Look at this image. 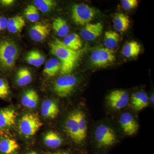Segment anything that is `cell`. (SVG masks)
Returning <instances> with one entry per match:
<instances>
[{"label":"cell","mask_w":154,"mask_h":154,"mask_svg":"<svg viewBox=\"0 0 154 154\" xmlns=\"http://www.w3.org/2000/svg\"><path fill=\"white\" fill-rule=\"evenodd\" d=\"M50 48L52 54L60 60L61 74L64 75H69L79 61L81 51L70 49L58 39L51 42Z\"/></svg>","instance_id":"1"},{"label":"cell","mask_w":154,"mask_h":154,"mask_svg":"<svg viewBox=\"0 0 154 154\" xmlns=\"http://www.w3.org/2000/svg\"><path fill=\"white\" fill-rule=\"evenodd\" d=\"M19 54L17 45L11 40H0V65L4 69H10L14 66Z\"/></svg>","instance_id":"2"},{"label":"cell","mask_w":154,"mask_h":154,"mask_svg":"<svg viewBox=\"0 0 154 154\" xmlns=\"http://www.w3.org/2000/svg\"><path fill=\"white\" fill-rule=\"evenodd\" d=\"M94 136L96 145L100 148L110 147L117 141L115 131L106 124H101L96 127Z\"/></svg>","instance_id":"3"},{"label":"cell","mask_w":154,"mask_h":154,"mask_svg":"<svg viewBox=\"0 0 154 154\" xmlns=\"http://www.w3.org/2000/svg\"><path fill=\"white\" fill-rule=\"evenodd\" d=\"M39 117L33 113H27L20 119L19 123V132L27 138L33 136L42 126Z\"/></svg>","instance_id":"4"},{"label":"cell","mask_w":154,"mask_h":154,"mask_svg":"<svg viewBox=\"0 0 154 154\" xmlns=\"http://www.w3.org/2000/svg\"><path fill=\"white\" fill-rule=\"evenodd\" d=\"M96 14L95 9L85 4H77L72 8V19L78 25H85L89 24Z\"/></svg>","instance_id":"5"},{"label":"cell","mask_w":154,"mask_h":154,"mask_svg":"<svg viewBox=\"0 0 154 154\" xmlns=\"http://www.w3.org/2000/svg\"><path fill=\"white\" fill-rule=\"evenodd\" d=\"M91 61L96 67L102 68L111 65L115 61L116 56L113 50L106 48H98L91 55Z\"/></svg>","instance_id":"6"},{"label":"cell","mask_w":154,"mask_h":154,"mask_svg":"<svg viewBox=\"0 0 154 154\" xmlns=\"http://www.w3.org/2000/svg\"><path fill=\"white\" fill-rule=\"evenodd\" d=\"M77 82V79L74 75H64L56 80L54 85V91L59 97L66 98L72 93Z\"/></svg>","instance_id":"7"},{"label":"cell","mask_w":154,"mask_h":154,"mask_svg":"<svg viewBox=\"0 0 154 154\" xmlns=\"http://www.w3.org/2000/svg\"><path fill=\"white\" fill-rule=\"evenodd\" d=\"M65 128L69 136L77 144L83 143L80 137L79 127L77 119L76 111H73L67 117Z\"/></svg>","instance_id":"8"},{"label":"cell","mask_w":154,"mask_h":154,"mask_svg":"<svg viewBox=\"0 0 154 154\" xmlns=\"http://www.w3.org/2000/svg\"><path fill=\"white\" fill-rule=\"evenodd\" d=\"M129 96L122 90L111 91L107 97L108 105L114 110H119L126 107L129 102Z\"/></svg>","instance_id":"9"},{"label":"cell","mask_w":154,"mask_h":154,"mask_svg":"<svg viewBox=\"0 0 154 154\" xmlns=\"http://www.w3.org/2000/svg\"><path fill=\"white\" fill-rule=\"evenodd\" d=\"M119 122L125 134L128 136H132L137 132L138 124L131 113L125 112L122 113L119 117Z\"/></svg>","instance_id":"10"},{"label":"cell","mask_w":154,"mask_h":154,"mask_svg":"<svg viewBox=\"0 0 154 154\" xmlns=\"http://www.w3.org/2000/svg\"><path fill=\"white\" fill-rule=\"evenodd\" d=\"M103 30V25L100 22L89 23L81 30V35L87 41H93L102 34Z\"/></svg>","instance_id":"11"},{"label":"cell","mask_w":154,"mask_h":154,"mask_svg":"<svg viewBox=\"0 0 154 154\" xmlns=\"http://www.w3.org/2000/svg\"><path fill=\"white\" fill-rule=\"evenodd\" d=\"M50 33L49 26L42 23H37L30 29V37L34 41L40 42L45 39Z\"/></svg>","instance_id":"12"},{"label":"cell","mask_w":154,"mask_h":154,"mask_svg":"<svg viewBox=\"0 0 154 154\" xmlns=\"http://www.w3.org/2000/svg\"><path fill=\"white\" fill-rule=\"evenodd\" d=\"M17 114L14 109L5 108L0 110V129L10 128L15 123Z\"/></svg>","instance_id":"13"},{"label":"cell","mask_w":154,"mask_h":154,"mask_svg":"<svg viewBox=\"0 0 154 154\" xmlns=\"http://www.w3.org/2000/svg\"><path fill=\"white\" fill-rule=\"evenodd\" d=\"M41 112L42 116L46 118L54 119L59 113V108L56 102L50 99L45 100L42 105Z\"/></svg>","instance_id":"14"},{"label":"cell","mask_w":154,"mask_h":154,"mask_svg":"<svg viewBox=\"0 0 154 154\" xmlns=\"http://www.w3.org/2000/svg\"><path fill=\"white\" fill-rule=\"evenodd\" d=\"M113 21V27L118 32H125L128 30L130 25L129 18L123 13L116 14Z\"/></svg>","instance_id":"15"},{"label":"cell","mask_w":154,"mask_h":154,"mask_svg":"<svg viewBox=\"0 0 154 154\" xmlns=\"http://www.w3.org/2000/svg\"><path fill=\"white\" fill-rule=\"evenodd\" d=\"M149 99L147 94L144 92L135 93L131 97V104L133 108L137 111L143 109L148 106Z\"/></svg>","instance_id":"16"},{"label":"cell","mask_w":154,"mask_h":154,"mask_svg":"<svg viewBox=\"0 0 154 154\" xmlns=\"http://www.w3.org/2000/svg\"><path fill=\"white\" fill-rule=\"evenodd\" d=\"M39 97L34 90H28L24 93L22 98V103L24 107L33 109L38 104Z\"/></svg>","instance_id":"17"},{"label":"cell","mask_w":154,"mask_h":154,"mask_svg":"<svg viewBox=\"0 0 154 154\" xmlns=\"http://www.w3.org/2000/svg\"><path fill=\"white\" fill-rule=\"evenodd\" d=\"M25 25V19L22 16H15L8 19L7 29L10 33H19L22 31Z\"/></svg>","instance_id":"18"},{"label":"cell","mask_w":154,"mask_h":154,"mask_svg":"<svg viewBox=\"0 0 154 154\" xmlns=\"http://www.w3.org/2000/svg\"><path fill=\"white\" fill-rule=\"evenodd\" d=\"M141 51V45L137 42L132 41L126 43L122 50L125 57L133 58L137 57Z\"/></svg>","instance_id":"19"},{"label":"cell","mask_w":154,"mask_h":154,"mask_svg":"<svg viewBox=\"0 0 154 154\" xmlns=\"http://www.w3.org/2000/svg\"><path fill=\"white\" fill-rule=\"evenodd\" d=\"M19 147L17 141L13 139L3 138L0 140V152L2 154H14Z\"/></svg>","instance_id":"20"},{"label":"cell","mask_w":154,"mask_h":154,"mask_svg":"<svg viewBox=\"0 0 154 154\" xmlns=\"http://www.w3.org/2000/svg\"><path fill=\"white\" fill-rule=\"evenodd\" d=\"M52 28L60 37H65L69 31L66 21L60 17H57L54 19L52 23Z\"/></svg>","instance_id":"21"},{"label":"cell","mask_w":154,"mask_h":154,"mask_svg":"<svg viewBox=\"0 0 154 154\" xmlns=\"http://www.w3.org/2000/svg\"><path fill=\"white\" fill-rule=\"evenodd\" d=\"M45 145L50 148H57L62 144V139L57 133L53 131L47 132L44 138Z\"/></svg>","instance_id":"22"},{"label":"cell","mask_w":154,"mask_h":154,"mask_svg":"<svg viewBox=\"0 0 154 154\" xmlns=\"http://www.w3.org/2000/svg\"><path fill=\"white\" fill-rule=\"evenodd\" d=\"M62 42L67 47L75 51L79 50L82 45L79 36L75 33L67 35L64 37Z\"/></svg>","instance_id":"23"},{"label":"cell","mask_w":154,"mask_h":154,"mask_svg":"<svg viewBox=\"0 0 154 154\" xmlns=\"http://www.w3.org/2000/svg\"><path fill=\"white\" fill-rule=\"evenodd\" d=\"M61 63L57 58L51 59L45 63L43 72L48 76H54L60 70Z\"/></svg>","instance_id":"24"},{"label":"cell","mask_w":154,"mask_h":154,"mask_svg":"<svg viewBox=\"0 0 154 154\" xmlns=\"http://www.w3.org/2000/svg\"><path fill=\"white\" fill-rule=\"evenodd\" d=\"M77 119L79 127L80 134L82 143L85 140L88 132V121L85 114L82 110H77Z\"/></svg>","instance_id":"25"},{"label":"cell","mask_w":154,"mask_h":154,"mask_svg":"<svg viewBox=\"0 0 154 154\" xmlns=\"http://www.w3.org/2000/svg\"><path fill=\"white\" fill-rule=\"evenodd\" d=\"M32 80V75L29 69L26 68L19 69L16 76V83L18 86L23 87L28 85Z\"/></svg>","instance_id":"26"},{"label":"cell","mask_w":154,"mask_h":154,"mask_svg":"<svg viewBox=\"0 0 154 154\" xmlns=\"http://www.w3.org/2000/svg\"><path fill=\"white\" fill-rule=\"evenodd\" d=\"M119 40L120 36L116 31L109 30L105 32L104 44L106 48L114 49L117 46Z\"/></svg>","instance_id":"27"},{"label":"cell","mask_w":154,"mask_h":154,"mask_svg":"<svg viewBox=\"0 0 154 154\" xmlns=\"http://www.w3.org/2000/svg\"><path fill=\"white\" fill-rule=\"evenodd\" d=\"M26 60L29 64L38 67L44 63L45 58L38 51L32 50L27 54Z\"/></svg>","instance_id":"28"},{"label":"cell","mask_w":154,"mask_h":154,"mask_svg":"<svg viewBox=\"0 0 154 154\" xmlns=\"http://www.w3.org/2000/svg\"><path fill=\"white\" fill-rule=\"evenodd\" d=\"M33 3L37 10L43 13L51 11L57 6L56 2L53 0H35Z\"/></svg>","instance_id":"29"},{"label":"cell","mask_w":154,"mask_h":154,"mask_svg":"<svg viewBox=\"0 0 154 154\" xmlns=\"http://www.w3.org/2000/svg\"><path fill=\"white\" fill-rule=\"evenodd\" d=\"M25 15L26 18L32 22H38L40 18L38 10L34 5H29L26 7Z\"/></svg>","instance_id":"30"},{"label":"cell","mask_w":154,"mask_h":154,"mask_svg":"<svg viewBox=\"0 0 154 154\" xmlns=\"http://www.w3.org/2000/svg\"><path fill=\"white\" fill-rule=\"evenodd\" d=\"M121 4L124 10L130 11L137 8L138 5V2L137 0H122Z\"/></svg>","instance_id":"31"},{"label":"cell","mask_w":154,"mask_h":154,"mask_svg":"<svg viewBox=\"0 0 154 154\" xmlns=\"http://www.w3.org/2000/svg\"><path fill=\"white\" fill-rule=\"evenodd\" d=\"M8 85L4 79L0 78V98H5L9 95Z\"/></svg>","instance_id":"32"},{"label":"cell","mask_w":154,"mask_h":154,"mask_svg":"<svg viewBox=\"0 0 154 154\" xmlns=\"http://www.w3.org/2000/svg\"><path fill=\"white\" fill-rule=\"evenodd\" d=\"M8 25V19L6 17L0 16V31L7 28Z\"/></svg>","instance_id":"33"},{"label":"cell","mask_w":154,"mask_h":154,"mask_svg":"<svg viewBox=\"0 0 154 154\" xmlns=\"http://www.w3.org/2000/svg\"><path fill=\"white\" fill-rule=\"evenodd\" d=\"M15 1L14 0H1L0 1V3L4 7H9L12 5Z\"/></svg>","instance_id":"34"},{"label":"cell","mask_w":154,"mask_h":154,"mask_svg":"<svg viewBox=\"0 0 154 154\" xmlns=\"http://www.w3.org/2000/svg\"><path fill=\"white\" fill-rule=\"evenodd\" d=\"M53 154H70L68 152H57L54 153Z\"/></svg>","instance_id":"35"},{"label":"cell","mask_w":154,"mask_h":154,"mask_svg":"<svg viewBox=\"0 0 154 154\" xmlns=\"http://www.w3.org/2000/svg\"><path fill=\"white\" fill-rule=\"evenodd\" d=\"M150 100L152 103L154 104V93H153V94H152L151 96Z\"/></svg>","instance_id":"36"},{"label":"cell","mask_w":154,"mask_h":154,"mask_svg":"<svg viewBox=\"0 0 154 154\" xmlns=\"http://www.w3.org/2000/svg\"><path fill=\"white\" fill-rule=\"evenodd\" d=\"M28 154H37L35 152H31L28 153Z\"/></svg>","instance_id":"37"}]
</instances>
